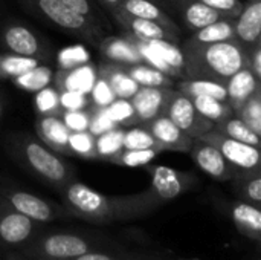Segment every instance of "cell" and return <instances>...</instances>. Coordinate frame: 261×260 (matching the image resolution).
<instances>
[{"label": "cell", "instance_id": "1", "mask_svg": "<svg viewBox=\"0 0 261 260\" xmlns=\"http://www.w3.org/2000/svg\"><path fill=\"white\" fill-rule=\"evenodd\" d=\"M61 205L70 218L92 225L130 222L153 215L162 205L147 188L141 193L107 196L73 179L58 192Z\"/></svg>", "mask_w": 261, "mask_h": 260}, {"label": "cell", "instance_id": "2", "mask_svg": "<svg viewBox=\"0 0 261 260\" xmlns=\"http://www.w3.org/2000/svg\"><path fill=\"white\" fill-rule=\"evenodd\" d=\"M8 155L24 172L44 182L57 193L75 179V169L63 155L49 149L38 136L26 132L11 133L6 138Z\"/></svg>", "mask_w": 261, "mask_h": 260}, {"label": "cell", "instance_id": "3", "mask_svg": "<svg viewBox=\"0 0 261 260\" xmlns=\"http://www.w3.org/2000/svg\"><path fill=\"white\" fill-rule=\"evenodd\" d=\"M184 77L226 83L242 67L248 66V48L239 40L211 44H184Z\"/></svg>", "mask_w": 261, "mask_h": 260}, {"label": "cell", "instance_id": "4", "mask_svg": "<svg viewBox=\"0 0 261 260\" xmlns=\"http://www.w3.org/2000/svg\"><path fill=\"white\" fill-rule=\"evenodd\" d=\"M118 242L102 233L80 228H44L21 250L20 254L35 260H70L87 251L112 247Z\"/></svg>", "mask_w": 261, "mask_h": 260}, {"label": "cell", "instance_id": "5", "mask_svg": "<svg viewBox=\"0 0 261 260\" xmlns=\"http://www.w3.org/2000/svg\"><path fill=\"white\" fill-rule=\"evenodd\" d=\"M26 3L43 18L58 26L63 31H67L73 35L89 40L92 44H98L102 40V29L86 18L84 15L75 12L61 0H26Z\"/></svg>", "mask_w": 261, "mask_h": 260}, {"label": "cell", "instance_id": "6", "mask_svg": "<svg viewBox=\"0 0 261 260\" xmlns=\"http://www.w3.org/2000/svg\"><path fill=\"white\" fill-rule=\"evenodd\" d=\"M0 198H3L21 215L40 224H50L60 219L70 218L61 204L47 201L44 198L26 192L3 175H0Z\"/></svg>", "mask_w": 261, "mask_h": 260}, {"label": "cell", "instance_id": "7", "mask_svg": "<svg viewBox=\"0 0 261 260\" xmlns=\"http://www.w3.org/2000/svg\"><path fill=\"white\" fill-rule=\"evenodd\" d=\"M46 224H40L9 205L0 198V248L6 251H18L26 247Z\"/></svg>", "mask_w": 261, "mask_h": 260}, {"label": "cell", "instance_id": "8", "mask_svg": "<svg viewBox=\"0 0 261 260\" xmlns=\"http://www.w3.org/2000/svg\"><path fill=\"white\" fill-rule=\"evenodd\" d=\"M145 170L150 175L148 190L161 205L177 199L199 185V178L193 172H180L167 166L153 164H147Z\"/></svg>", "mask_w": 261, "mask_h": 260}, {"label": "cell", "instance_id": "9", "mask_svg": "<svg viewBox=\"0 0 261 260\" xmlns=\"http://www.w3.org/2000/svg\"><path fill=\"white\" fill-rule=\"evenodd\" d=\"M0 48L8 54L32 57L37 60H49L54 52L47 41L40 38L32 29L18 21H11L0 29Z\"/></svg>", "mask_w": 261, "mask_h": 260}, {"label": "cell", "instance_id": "10", "mask_svg": "<svg viewBox=\"0 0 261 260\" xmlns=\"http://www.w3.org/2000/svg\"><path fill=\"white\" fill-rule=\"evenodd\" d=\"M200 139L213 144L237 172H261L260 150L234 138L223 135L214 127L203 133Z\"/></svg>", "mask_w": 261, "mask_h": 260}, {"label": "cell", "instance_id": "11", "mask_svg": "<svg viewBox=\"0 0 261 260\" xmlns=\"http://www.w3.org/2000/svg\"><path fill=\"white\" fill-rule=\"evenodd\" d=\"M165 115L190 138H200L203 133L210 132L214 124L203 118L194 107L190 97L174 89V93L170 98Z\"/></svg>", "mask_w": 261, "mask_h": 260}, {"label": "cell", "instance_id": "12", "mask_svg": "<svg viewBox=\"0 0 261 260\" xmlns=\"http://www.w3.org/2000/svg\"><path fill=\"white\" fill-rule=\"evenodd\" d=\"M194 161V164L208 176L220 182H229L237 170L225 159V156L219 152L213 144L196 138L193 139L191 149L188 152Z\"/></svg>", "mask_w": 261, "mask_h": 260}, {"label": "cell", "instance_id": "13", "mask_svg": "<svg viewBox=\"0 0 261 260\" xmlns=\"http://www.w3.org/2000/svg\"><path fill=\"white\" fill-rule=\"evenodd\" d=\"M173 93H174L173 87L139 86L136 93L128 100L133 107L138 124H144L161 115H165L167 106Z\"/></svg>", "mask_w": 261, "mask_h": 260}, {"label": "cell", "instance_id": "14", "mask_svg": "<svg viewBox=\"0 0 261 260\" xmlns=\"http://www.w3.org/2000/svg\"><path fill=\"white\" fill-rule=\"evenodd\" d=\"M223 213L234 224L237 231L254 244L261 242V207H255L245 201L236 199L232 202H223Z\"/></svg>", "mask_w": 261, "mask_h": 260}, {"label": "cell", "instance_id": "15", "mask_svg": "<svg viewBox=\"0 0 261 260\" xmlns=\"http://www.w3.org/2000/svg\"><path fill=\"white\" fill-rule=\"evenodd\" d=\"M110 11H112L113 18L121 25V28L127 34H130L136 38L147 40V41H150V40H167V41H173V43H176L179 38V34L164 28L162 25L151 21V20H147V18H139V17L130 15L125 11L119 9L118 6L110 9Z\"/></svg>", "mask_w": 261, "mask_h": 260}, {"label": "cell", "instance_id": "16", "mask_svg": "<svg viewBox=\"0 0 261 260\" xmlns=\"http://www.w3.org/2000/svg\"><path fill=\"white\" fill-rule=\"evenodd\" d=\"M141 126H144L153 135V138L158 141L162 152L170 150V152L188 153L191 149L193 138L184 133L167 115H161Z\"/></svg>", "mask_w": 261, "mask_h": 260}, {"label": "cell", "instance_id": "17", "mask_svg": "<svg viewBox=\"0 0 261 260\" xmlns=\"http://www.w3.org/2000/svg\"><path fill=\"white\" fill-rule=\"evenodd\" d=\"M37 136L54 152L63 156H72L69 149L70 130L66 127L61 115H38L35 121Z\"/></svg>", "mask_w": 261, "mask_h": 260}, {"label": "cell", "instance_id": "18", "mask_svg": "<svg viewBox=\"0 0 261 260\" xmlns=\"http://www.w3.org/2000/svg\"><path fill=\"white\" fill-rule=\"evenodd\" d=\"M99 52L106 57L107 61L121 64V66H132L145 63L142 54L139 52L138 46L127 37H107L96 44Z\"/></svg>", "mask_w": 261, "mask_h": 260}, {"label": "cell", "instance_id": "19", "mask_svg": "<svg viewBox=\"0 0 261 260\" xmlns=\"http://www.w3.org/2000/svg\"><path fill=\"white\" fill-rule=\"evenodd\" d=\"M261 35V0H248L243 3L240 14L236 17V38L251 48Z\"/></svg>", "mask_w": 261, "mask_h": 260}, {"label": "cell", "instance_id": "20", "mask_svg": "<svg viewBox=\"0 0 261 260\" xmlns=\"http://www.w3.org/2000/svg\"><path fill=\"white\" fill-rule=\"evenodd\" d=\"M226 101L228 104L232 107L234 113L242 107V104L257 90L261 87V83L258 78H255V75L251 72V69L242 67L240 70H237L234 75H231L226 83Z\"/></svg>", "mask_w": 261, "mask_h": 260}, {"label": "cell", "instance_id": "21", "mask_svg": "<svg viewBox=\"0 0 261 260\" xmlns=\"http://www.w3.org/2000/svg\"><path fill=\"white\" fill-rule=\"evenodd\" d=\"M98 77L106 80L118 100H130L139 89L138 83L125 72L124 66L106 61L98 69Z\"/></svg>", "mask_w": 261, "mask_h": 260}, {"label": "cell", "instance_id": "22", "mask_svg": "<svg viewBox=\"0 0 261 260\" xmlns=\"http://www.w3.org/2000/svg\"><path fill=\"white\" fill-rule=\"evenodd\" d=\"M118 8L125 11L130 15L156 21L162 25L164 28L179 34V28L174 23V20L165 11H162L153 0H121Z\"/></svg>", "mask_w": 261, "mask_h": 260}, {"label": "cell", "instance_id": "23", "mask_svg": "<svg viewBox=\"0 0 261 260\" xmlns=\"http://www.w3.org/2000/svg\"><path fill=\"white\" fill-rule=\"evenodd\" d=\"M236 38V18H220L205 28L194 31V35L187 40L191 44H211Z\"/></svg>", "mask_w": 261, "mask_h": 260}, {"label": "cell", "instance_id": "24", "mask_svg": "<svg viewBox=\"0 0 261 260\" xmlns=\"http://www.w3.org/2000/svg\"><path fill=\"white\" fill-rule=\"evenodd\" d=\"M54 81H55V87L60 92L69 90V92L86 93L92 89L95 83V74L90 66H83V67L76 66L72 69H66V72H60L58 75H55Z\"/></svg>", "mask_w": 261, "mask_h": 260}, {"label": "cell", "instance_id": "25", "mask_svg": "<svg viewBox=\"0 0 261 260\" xmlns=\"http://www.w3.org/2000/svg\"><path fill=\"white\" fill-rule=\"evenodd\" d=\"M229 182L237 199L261 207V172H237Z\"/></svg>", "mask_w": 261, "mask_h": 260}, {"label": "cell", "instance_id": "26", "mask_svg": "<svg viewBox=\"0 0 261 260\" xmlns=\"http://www.w3.org/2000/svg\"><path fill=\"white\" fill-rule=\"evenodd\" d=\"M176 90L185 93L187 97H211L220 101H226V87L225 83L203 78H184L177 84L174 83Z\"/></svg>", "mask_w": 261, "mask_h": 260}, {"label": "cell", "instance_id": "27", "mask_svg": "<svg viewBox=\"0 0 261 260\" xmlns=\"http://www.w3.org/2000/svg\"><path fill=\"white\" fill-rule=\"evenodd\" d=\"M182 17H184L187 28L191 31H197L200 28H205V26L223 18L216 9L202 3L200 0H191V2L184 3Z\"/></svg>", "mask_w": 261, "mask_h": 260}, {"label": "cell", "instance_id": "28", "mask_svg": "<svg viewBox=\"0 0 261 260\" xmlns=\"http://www.w3.org/2000/svg\"><path fill=\"white\" fill-rule=\"evenodd\" d=\"M125 72L138 83V86H147V87H174V80L168 77L167 74L161 72L159 69L141 63V64H132L124 66Z\"/></svg>", "mask_w": 261, "mask_h": 260}, {"label": "cell", "instance_id": "29", "mask_svg": "<svg viewBox=\"0 0 261 260\" xmlns=\"http://www.w3.org/2000/svg\"><path fill=\"white\" fill-rule=\"evenodd\" d=\"M147 43L165 61V64L170 67V70L173 74V78H182L184 77L185 58H184L182 49L177 48L176 43L167 41V40H150Z\"/></svg>", "mask_w": 261, "mask_h": 260}, {"label": "cell", "instance_id": "30", "mask_svg": "<svg viewBox=\"0 0 261 260\" xmlns=\"http://www.w3.org/2000/svg\"><path fill=\"white\" fill-rule=\"evenodd\" d=\"M54 78H55V72L52 67H49L46 64H38V66L29 69L28 72L21 74L20 77H17L11 81L23 90L38 92V90L50 86Z\"/></svg>", "mask_w": 261, "mask_h": 260}, {"label": "cell", "instance_id": "31", "mask_svg": "<svg viewBox=\"0 0 261 260\" xmlns=\"http://www.w3.org/2000/svg\"><path fill=\"white\" fill-rule=\"evenodd\" d=\"M122 138H124V127H115L109 132H104L95 136V152L96 159L110 162L122 149Z\"/></svg>", "mask_w": 261, "mask_h": 260}, {"label": "cell", "instance_id": "32", "mask_svg": "<svg viewBox=\"0 0 261 260\" xmlns=\"http://www.w3.org/2000/svg\"><path fill=\"white\" fill-rule=\"evenodd\" d=\"M214 129L229 138H234L237 141H242L245 144L260 149V135H257L254 130H251L237 115H232L220 123H216Z\"/></svg>", "mask_w": 261, "mask_h": 260}, {"label": "cell", "instance_id": "33", "mask_svg": "<svg viewBox=\"0 0 261 260\" xmlns=\"http://www.w3.org/2000/svg\"><path fill=\"white\" fill-rule=\"evenodd\" d=\"M191 101H193L196 110L203 118L211 121L213 124L220 123V121L236 115L232 107L228 104V101H220V100H216L211 97H191Z\"/></svg>", "mask_w": 261, "mask_h": 260}, {"label": "cell", "instance_id": "34", "mask_svg": "<svg viewBox=\"0 0 261 260\" xmlns=\"http://www.w3.org/2000/svg\"><path fill=\"white\" fill-rule=\"evenodd\" d=\"M41 60L32 57H21L15 54H0V78L2 80H14L29 69L38 66Z\"/></svg>", "mask_w": 261, "mask_h": 260}, {"label": "cell", "instance_id": "35", "mask_svg": "<svg viewBox=\"0 0 261 260\" xmlns=\"http://www.w3.org/2000/svg\"><path fill=\"white\" fill-rule=\"evenodd\" d=\"M122 146L124 149H133V150H145V149H153L162 152L159 147L158 141L153 138V135L141 124L130 126L124 129V138H122Z\"/></svg>", "mask_w": 261, "mask_h": 260}, {"label": "cell", "instance_id": "36", "mask_svg": "<svg viewBox=\"0 0 261 260\" xmlns=\"http://www.w3.org/2000/svg\"><path fill=\"white\" fill-rule=\"evenodd\" d=\"M236 115L261 136V87L257 89L236 112Z\"/></svg>", "mask_w": 261, "mask_h": 260}, {"label": "cell", "instance_id": "37", "mask_svg": "<svg viewBox=\"0 0 261 260\" xmlns=\"http://www.w3.org/2000/svg\"><path fill=\"white\" fill-rule=\"evenodd\" d=\"M69 149L72 156H78L87 161H96L95 152V135L89 130L70 132L69 135Z\"/></svg>", "mask_w": 261, "mask_h": 260}, {"label": "cell", "instance_id": "38", "mask_svg": "<svg viewBox=\"0 0 261 260\" xmlns=\"http://www.w3.org/2000/svg\"><path fill=\"white\" fill-rule=\"evenodd\" d=\"M159 150L145 149V150H133V149H122L110 162L121 167H145L151 164V161L159 155Z\"/></svg>", "mask_w": 261, "mask_h": 260}, {"label": "cell", "instance_id": "39", "mask_svg": "<svg viewBox=\"0 0 261 260\" xmlns=\"http://www.w3.org/2000/svg\"><path fill=\"white\" fill-rule=\"evenodd\" d=\"M35 107L38 115H61L63 106L60 100V90L57 87H44L37 92Z\"/></svg>", "mask_w": 261, "mask_h": 260}, {"label": "cell", "instance_id": "40", "mask_svg": "<svg viewBox=\"0 0 261 260\" xmlns=\"http://www.w3.org/2000/svg\"><path fill=\"white\" fill-rule=\"evenodd\" d=\"M107 112H109L110 118L119 127H130V126L138 124L133 107H132L128 100H118L116 98L110 106H107Z\"/></svg>", "mask_w": 261, "mask_h": 260}, {"label": "cell", "instance_id": "41", "mask_svg": "<svg viewBox=\"0 0 261 260\" xmlns=\"http://www.w3.org/2000/svg\"><path fill=\"white\" fill-rule=\"evenodd\" d=\"M89 110H90V124H89V132L95 136L104 133V132H109L116 126V123L110 118L109 112H107V107H98V106H93L90 103L89 106Z\"/></svg>", "mask_w": 261, "mask_h": 260}, {"label": "cell", "instance_id": "42", "mask_svg": "<svg viewBox=\"0 0 261 260\" xmlns=\"http://www.w3.org/2000/svg\"><path fill=\"white\" fill-rule=\"evenodd\" d=\"M128 253H130V248L118 242L116 245L96 248L70 260H122Z\"/></svg>", "mask_w": 261, "mask_h": 260}, {"label": "cell", "instance_id": "43", "mask_svg": "<svg viewBox=\"0 0 261 260\" xmlns=\"http://www.w3.org/2000/svg\"><path fill=\"white\" fill-rule=\"evenodd\" d=\"M61 118L66 124V127L70 132H81L87 130L90 124V110L89 107L86 109H69L63 110Z\"/></svg>", "mask_w": 261, "mask_h": 260}, {"label": "cell", "instance_id": "44", "mask_svg": "<svg viewBox=\"0 0 261 260\" xmlns=\"http://www.w3.org/2000/svg\"><path fill=\"white\" fill-rule=\"evenodd\" d=\"M90 95H92L90 103L93 106H98V107H107L116 100V97H115L112 87L109 86V83L106 80L99 78V77L93 83V86L90 89Z\"/></svg>", "mask_w": 261, "mask_h": 260}, {"label": "cell", "instance_id": "45", "mask_svg": "<svg viewBox=\"0 0 261 260\" xmlns=\"http://www.w3.org/2000/svg\"><path fill=\"white\" fill-rule=\"evenodd\" d=\"M200 2L211 6L222 17H226V18H236L243 8L242 0H200Z\"/></svg>", "mask_w": 261, "mask_h": 260}, {"label": "cell", "instance_id": "46", "mask_svg": "<svg viewBox=\"0 0 261 260\" xmlns=\"http://www.w3.org/2000/svg\"><path fill=\"white\" fill-rule=\"evenodd\" d=\"M60 100H61L63 110H69V109H86V107L90 106V101L86 98V95L84 93H80V92L63 90V92H60Z\"/></svg>", "mask_w": 261, "mask_h": 260}, {"label": "cell", "instance_id": "47", "mask_svg": "<svg viewBox=\"0 0 261 260\" xmlns=\"http://www.w3.org/2000/svg\"><path fill=\"white\" fill-rule=\"evenodd\" d=\"M248 67L251 72L261 81V41H255L248 49Z\"/></svg>", "mask_w": 261, "mask_h": 260}, {"label": "cell", "instance_id": "48", "mask_svg": "<svg viewBox=\"0 0 261 260\" xmlns=\"http://www.w3.org/2000/svg\"><path fill=\"white\" fill-rule=\"evenodd\" d=\"M61 2H64V3H66L69 8H72L75 12L84 15L86 18H89L90 21L95 23L96 15H95V11H93V8H92V5H90L89 0H61Z\"/></svg>", "mask_w": 261, "mask_h": 260}, {"label": "cell", "instance_id": "49", "mask_svg": "<svg viewBox=\"0 0 261 260\" xmlns=\"http://www.w3.org/2000/svg\"><path fill=\"white\" fill-rule=\"evenodd\" d=\"M122 260H174L170 256L159 251H144V250H130V253Z\"/></svg>", "mask_w": 261, "mask_h": 260}, {"label": "cell", "instance_id": "50", "mask_svg": "<svg viewBox=\"0 0 261 260\" xmlns=\"http://www.w3.org/2000/svg\"><path fill=\"white\" fill-rule=\"evenodd\" d=\"M5 260H35V259L26 257V256L20 254L18 251H6V253H5Z\"/></svg>", "mask_w": 261, "mask_h": 260}, {"label": "cell", "instance_id": "51", "mask_svg": "<svg viewBox=\"0 0 261 260\" xmlns=\"http://www.w3.org/2000/svg\"><path fill=\"white\" fill-rule=\"evenodd\" d=\"M104 6H107L109 9H113V8H116L119 3H121V0H99Z\"/></svg>", "mask_w": 261, "mask_h": 260}, {"label": "cell", "instance_id": "52", "mask_svg": "<svg viewBox=\"0 0 261 260\" xmlns=\"http://www.w3.org/2000/svg\"><path fill=\"white\" fill-rule=\"evenodd\" d=\"M3 112H5V106H3V101H2V98H0V121H2V118H3Z\"/></svg>", "mask_w": 261, "mask_h": 260}, {"label": "cell", "instance_id": "53", "mask_svg": "<svg viewBox=\"0 0 261 260\" xmlns=\"http://www.w3.org/2000/svg\"><path fill=\"white\" fill-rule=\"evenodd\" d=\"M182 3H187V2H191V0H180Z\"/></svg>", "mask_w": 261, "mask_h": 260}]
</instances>
